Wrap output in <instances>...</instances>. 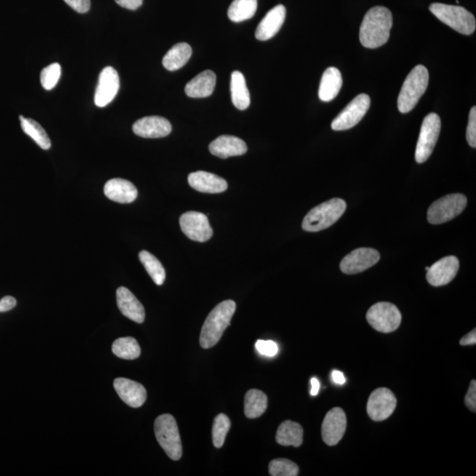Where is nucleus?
<instances>
[{"label": "nucleus", "mask_w": 476, "mask_h": 476, "mask_svg": "<svg viewBox=\"0 0 476 476\" xmlns=\"http://www.w3.org/2000/svg\"><path fill=\"white\" fill-rule=\"evenodd\" d=\"M117 303L124 316L136 323H143L146 312L136 296L126 287L117 289Z\"/></svg>", "instance_id": "20"}, {"label": "nucleus", "mask_w": 476, "mask_h": 476, "mask_svg": "<svg viewBox=\"0 0 476 476\" xmlns=\"http://www.w3.org/2000/svg\"><path fill=\"white\" fill-rule=\"evenodd\" d=\"M179 223L185 236L196 242H206L213 236L212 227L204 213L186 212L181 216Z\"/></svg>", "instance_id": "11"}, {"label": "nucleus", "mask_w": 476, "mask_h": 476, "mask_svg": "<svg viewBox=\"0 0 476 476\" xmlns=\"http://www.w3.org/2000/svg\"><path fill=\"white\" fill-rule=\"evenodd\" d=\"M188 183L192 189L204 193H220L227 189L225 179L206 171L192 172L188 176Z\"/></svg>", "instance_id": "22"}, {"label": "nucleus", "mask_w": 476, "mask_h": 476, "mask_svg": "<svg viewBox=\"0 0 476 476\" xmlns=\"http://www.w3.org/2000/svg\"><path fill=\"white\" fill-rule=\"evenodd\" d=\"M236 308V303L232 300H226L220 303L209 314L202 326L199 339L203 348L208 350L219 343L224 331L230 326Z\"/></svg>", "instance_id": "2"}, {"label": "nucleus", "mask_w": 476, "mask_h": 476, "mask_svg": "<svg viewBox=\"0 0 476 476\" xmlns=\"http://www.w3.org/2000/svg\"><path fill=\"white\" fill-rule=\"evenodd\" d=\"M117 5L124 8L136 10L143 5V0H115Z\"/></svg>", "instance_id": "42"}, {"label": "nucleus", "mask_w": 476, "mask_h": 476, "mask_svg": "<svg viewBox=\"0 0 476 476\" xmlns=\"http://www.w3.org/2000/svg\"><path fill=\"white\" fill-rule=\"evenodd\" d=\"M133 131L138 136L158 139L168 136L171 133L172 126L170 121L163 117L150 116L137 120L133 124Z\"/></svg>", "instance_id": "17"}, {"label": "nucleus", "mask_w": 476, "mask_h": 476, "mask_svg": "<svg viewBox=\"0 0 476 476\" xmlns=\"http://www.w3.org/2000/svg\"><path fill=\"white\" fill-rule=\"evenodd\" d=\"M209 150L216 157L226 159L243 155L247 152L246 143L232 135H222L209 145Z\"/></svg>", "instance_id": "23"}, {"label": "nucleus", "mask_w": 476, "mask_h": 476, "mask_svg": "<svg viewBox=\"0 0 476 476\" xmlns=\"http://www.w3.org/2000/svg\"><path fill=\"white\" fill-rule=\"evenodd\" d=\"M192 50L186 43L175 44L165 55L163 65L168 71H177L184 67L191 58Z\"/></svg>", "instance_id": "28"}, {"label": "nucleus", "mask_w": 476, "mask_h": 476, "mask_svg": "<svg viewBox=\"0 0 476 476\" xmlns=\"http://www.w3.org/2000/svg\"><path fill=\"white\" fill-rule=\"evenodd\" d=\"M216 85L215 72L206 70L193 78L185 86V93L189 98H205L213 94Z\"/></svg>", "instance_id": "24"}, {"label": "nucleus", "mask_w": 476, "mask_h": 476, "mask_svg": "<svg viewBox=\"0 0 476 476\" xmlns=\"http://www.w3.org/2000/svg\"><path fill=\"white\" fill-rule=\"evenodd\" d=\"M139 258L154 284L158 286L163 285L166 278V272L157 258L148 253L147 251H141L139 253Z\"/></svg>", "instance_id": "32"}, {"label": "nucleus", "mask_w": 476, "mask_h": 476, "mask_svg": "<svg viewBox=\"0 0 476 476\" xmlns=\"http://www.w3.org/2000/svg\"><path fill=\"white\" fill-rule=\"evenodd\" d=\"M467 140L472 147H476V108L472 107L469 113Z\"/></svg>", "instance_id": "37"}, {"label": "nucleus", "mask_w": 476, "mask_h": 476, "mask_svg": "<svg viewBox=\"0 0 476 476\" xmlns=\"http://www.w3.org/2000/svg\"><path fill=\"white\" fill-rule=\"evenodd\" d=\"M346 202L341 199H332L310 210L303 220L302 227L308 232H317L336 223L346 211Z\"/></svg>", "instance_id": "3"}, {"label": "nucleus", "mask_w": 476, "mask_h": 476, "mask_svg": "<svg viewBox=\"0 0 476 476\" xmlns=\"http://www.w3.org/2000/svg\"><path fill=\"white\" fill-rule=\"evenodd\" d=\"M430 267H426V271L429 270Z\"/></svg>", "instance_id": "46"}, {"label": "nucleus", "mask_w": 476, "mask_h": 476, "mask_svg": "<svg viewBox=\"0 0 476 476\" xmlns=\"http://www.w3.org/2000/svg\"><path fill=\"white\" fill-rule=\"evenodd\" d=\"M113 354L125 360L137 359L140 355V347L133 337L119 338L112 344Z\"/></svg>", "instance_id": "33"}, {"label": "nucleus", "mask_w": 476, "mask_h": 476, "mask_svg": "<svg viewBox=\"0 0 476 476\" xmlns=\"http://www.w3.org/2000/svg\"><path fill=\"white\" fill-rule=\"evenodd\" d=\"M258 8V0H234L227 10L231 22H242L253 18Z\"/></svg>", "instance_id": "30"}, {"label": "nucleus", "mask_w": 476, "mask_h": 476, "mask_svg": "<svg viewBox=\"0 0 476 476\" xmlns=\"http://www.w3.org/2000/svg\"><path fill=\"white\" fill-rule=\"evenodd\" d=\"M381 260V254L372 248H359L351 251L341 262V270L346 275H355L373 267Z\"/></svg>", "instance_id": "13"}, {"label": "nucleus", "mask_w": 476, "mask_h": 476, "mask_svg": "<svg viewBox=\"0 0 476 476\" xmlns=\"http://www.w3.org/2000/svg\"><path fill=\"white\" fill-rule=\"evenodd\" d=\"M231 99L237 109L244 110L251 105L250 92L248 91L246 78L241 72L234 71L231 74Z\"/></svg>", "instance_id": "26"}, {"label": "nucleus", "mask_w": 476, "mask_h": 476, "mask_svg": "<svg viewBox=\"0 0 476 476\" xmlns=\"http://www.w3.org/2000/svg\"><path fill=\"white\" fill-rule=\"evenodd\" d=\"M460 269V262L456 257L448 256L431 265L427 271V281L434 287H440L454 280Z\"/></svg>", "instance_id": "16"}, {"label": "nucleus", "mask_w": 476, "mask_h": 476, "mask_svg": "<svg viewBox=\"0 0 476 476\" xmlns=\"http://www.w3.org/2000/svg\"><path fill=\"white\" fill-rule=\"evenodd\" d=\"M61 76V65L58 63H53L44 67L41 72V84L46 91L56 87Z\"/></svg>", "instance_id": "36"}, {"label": "nucleus", "mask_w": 476, "mask_h": 476, "mask_svg": "<svg viewBox=\"0 0 476 476\" xmlns=\"http://www.w3.org/2000/svg\"><path fill=\"white\" fill-rule=\"evenodd\" d=\"M269 474L272 476H296L299 474L298 465L287 458H276L269 463Z\"/></svg>", "instance_id": "35"}, {"label": "nucleus", "mask_w": 476, "mask_h": 476, "mask_svg": "<svg viewBox=\"0 0 476 476\" xmlns=\"http://www.w3.org/2000/svg\"><path fill=\"white\" fill-rule=\"evenodd\" d=\"M369 324L378 332H395L402 323V313L395 305L381 302L372 305L366 314Z\"/></svg>", "instance_id": "8"}, {"label": "nucleus", "mask_w": 476, "mask_h": 476, "mask_svg": "<svg viewBox=\"0 0 476 476\" xmlns=\"http://www.w3.org/2000/svg\"><path fill=\"white\" fill-rule=\"evenodd\" d=\"M343 76L339 69L327 68L320 81L319 98L322 102L329 103L336 98L343 87Z\"/></svg>", "instance_id": "25"}, {"label": "nucleus", "mask_w": 476, "mask_h": 476, "mask_svg": "<svg viewBox=\"0 0 476 476\" xmlns=\"http://www.w3.org/2000/svg\"><path fill=\"white\" fill-rule=\"evenodd\" d=\"M370 106V96L366 94L358 95L334 119L331 127L333 131H345L353 128L364 119Z\"/></svg>", "instance_id": "10"}, {"label": "nucleus", "mask_w": 476, "mask_h": 476, "mask_svg": "<svg viewBox=\"0 0 476 476\" xmlns=\"http://www.w3.org/2000/svg\"><path fill=\"white\" fill-rule=\"evenodd\" d=\"M467 203V197L460 193L444 196L430 206L427 213L428 222L434 225L449 222L463 212Z\"/></svg>", "instance_id": "7"}, {"label": "nucleus", "mask_w": 476, "mask_h": 476, "mask_svg": "<svg viewBox=\"0 0 476 476\" xmlns=\"http://www.w3.org/2000/svg\"><path fill=\"white\" fill-rule=\"evenodd\" d=\"M429 71L422 65L409 72L398 98L399 112L408 113L415 108L429 85Z\"/></svg>", "instance_id": "4"}, {"label": "nucleus", "mask_w": 476, "mask_h": 476, "mask_svg": "<svg viewBox=\"0 0 476 476\" xmlns=\"http://www.w3.org/2000/svg\"><path fill=\"white\" fill-rule=\"evenodd\" d=\"M396 405L397 399L391 390L378 388L371 392L368 399L367 413L375 422H381L392 416Z\"/></svg>", "instance_id": "12"}, {"label": "nucleus", "mask_w": 476, "mask_h": 476, "mask_svg": "<svg viewBox=\"0 0 476 476\" xmlns=\"http://www.w3.org/2000/svg\"><path fill=\"white\" fill-rule=\"evenodd\" d=\"M114 388L126 405L131 408H140L146 402L147 391L140 383L125 378H116Z\"/></svg>", "instance_id": "18"}, {"label": "nucleus", "mask_w": 476, "mask_h": 476, "mask_svg": "<svg viewBox=\"0 0 476 476\" xmlns=\"http://www.w3.org/2000/svg\"><path fill=\"white\" fill-rule=\"evenodd\" d=\"M154 433L159 444L172 461L182 457L183 447L177 422L173 416L164 414L154 422Z\"/></svg>", "instance_id": "6"}, {"label": "nucleus", "mask_w": 476, "mask_h": 476, "mask_svg": "<svg viewBox=\"0 0 476 476\" xmlns=\"http://www.w3.org/2000/svg\"><path fill=\"white\" fill-rule=\"evenodd\" d=\"M310 385H312V389H310V395L316 396L319 392V382L317 378H312L310 379Z\"/></svg>", "instance_id": "45"}, {"label": "nucleus", "mask_w": 476, "mask_h": 476, "mask_svg": "<svg viewBox=\"0 0 476 476\" xmlns=\"http://www.w3.org/2000/svg\"><path fill=\"white\" fill-rule=\"evenodd\" d=\"M465 404L472 412L476 411V382L472 381L467 395L465 397Z\"/></svg>", "instance_id": "40"}, {"label": "nucleus", "mask_w": 476, "mask_h": 476, "mask_svg": "<svg viewBox=\"0 0 476 476\" xmlns=\"http://www.w3.org/2000/svg\"><path fill=\"white\" fill-rule=\"evenodd\" d=\"M461 345L462 346H468V345H475L476 343V330L471 331L467 336L462 338L461 340Z\"/></svg>", "instance_id": "43"}, {"label": "nucleus", "mask_w": 476, "mask_h": 476, "mask_svg": "<svg viewBox=\"0 0 476 476\" xmlns=\"http://www.w3.org/2000/svg\"><path fill=\"white\" fill-rule=\"evenodd\" d=\"M332 378L333 382L337 385H344L345 382H346V378H345L343 372L339 371H333Z\"/></svg>", "instance_id": "44"}, {"label": "nucleus", "mask_w": 476, "mask_h": 476, "mask_svg": "<svg viewBox=\"0 0 476 476\" xmlns=\"http://www.w3.org/2000/svg\"><path fill=\"white\" fill-rule=\"evenodd\" d=\"M74 11L79 13H86L91 6V0H64Z\"/></svg>", "instance_id": "39"}, {"label": "nucleus", "mask_w": 476, "mask_h": 476, "mask_svg": "<svg viewBox=\"0 0 476 476\" xmlns=\"http://www.w3.org/2000/svg\"><path fill=\"white\" fill-rule=\"evenodd\" d=\"M347 429L346 414L341 408L331 409L322 423V439L327 446H336Z\"/></svg>", "instance_id": "15"}, {"label": "nucleus", "mask_w": 476, "mask_h": 476, "mask_svg": "<svg viewBox=\"0 0 476 476\" xmlns=\"http://www.w3.org/2000/svg\"><path fill=\"white\" fill-rule=\"evenodd\" d=\"M105 194L110 201L120 204H129L137 199L138 190L132 182L122 178H113L106 183Z\"/></svg>", "instance_id": "21"}, {"label": "nucleus", "mask_w": 476, "mask_h": 476, "mask_svg": "<svg viewBox=\"0 0 476 476\" xmlns=\"http://www.w3.org/2000/svg\"><path fill=\"white\" fill-rule=\"evenodd\" d=\"M441 119L436 113H430L423 119L416 148V163L423 164L430 158L439 140Z\"/></svg>", "instance_id": "9"}, {"label": "nucleus", "mask_w": 476, "mask_h": 476, "mask_svg": "<svg viewBox=\"0 0 476 476\" xmlns=\"http://www.w3.org/2000/svg\"><path fill=\"white\" fill-rule=\"evenodd\" d=\"M430 11L441 22L458 33L470 36L475 32V16L462 6L433 3L430 6Z\"/></svg>", "instance_id": "5"}, {"label": "nucleus", "mask_w": 476, "mask_h": 476, "mask_svg": "<svg viewBox=\"0 0 476 476\" xmlns=\"http://www.w3.org/2000/svg\"><path fill=\"white\" fill-rule=\"evenodd\" d=\"M267 409V397L260 390L251 389L244 397V415L255 419L261 416Z\"/></svg>", "instance_id": "29"}, {"label": "nucleus", "mask_w": 476, "mask_h": 476, "mask_svg": "<svg viewBox=\"0 0 476 476\" xmlns=\"http://www.w3.org/2000/svg\"><path fill=\"white\" fill-rule=\"evenodd\" d=\"M17 305L16 299L13 296H5L0 300V312H8L15 308Z\"/></svg>", "instance_id": "41"}, {"label": "nucleus", "mask_w": 476, "mask_h": 476, "mask_svg": "<svg viewBox=\"0 0 476 476\" xmlns=\"http://www.w3.org/2000/svg\"><path fill=\"white\" fill-rule=\"evenodd\" d=\"M255 346H256L258 353L269 357H275L279 350L277 344L272 341L258 340Z\"/></svg>", "instance_id": "38"}, {"label": "nucleus", "mask_w": 476, "mask_h": 476, "mask_svg": "<svg viewBox=\"0 0 476 476\" xmlns=\"http://www.w3.org/2000/svg\"><path fill=\"white\" fill-rule=\"evenodd\" d=\"M286 18L284 6L278 5L269 11L258 24L255 37L258 40L267 41L274 37L284 25Z\"/></svg>", "instance_id": "19"}, {"label": "nucleus", "mask_w": 476, "mask_h": 476, "mask_svg": "<svg viewBox=\"0 0 476 476\" xmlns=\"http://www.w3.org/2000/svg\"><path fill=\"white\" fill-rule=\"evenodd\" d=\"M303 430L299 423L285 421L279 426L276 442L284 447H299L303 444Z\"/></svg>", "instance_id": "27"}, {"label": "nucleus", "mask_w": 476, "mask_h": 476, "mask_svg": "<svg viewBox=\"0 0 476 476\" xmlns=\"http://www.w3.org/2000/svg\"><path fill=\"white\" fill-rule=\"evenodd\" d=\"M230 426V420L224 414H219L216 417L213 424L212 437L213 446L216 448L223 447Z\"/></svg>", "instance_id": "34"}, {"label": "nucleus", "mask_w": 476, "mask_h": 476, "mask_svg": "<svg viewBox=\"0 0 476 476\" xmlns=\"http://www.w3.org/2000/svg\"><path fill=\"white\" fill-rule=\"evenodd\" d=\"M120 81L117 72L112 67H107L99 75L98 84L95 93V103L103 108L112 103L119 91Z\"/></svg>", "instance_id": "14"}, {"label": "nucleus", "mask_w": 476, "mask_h": 476, "mask_svg": "<svg viewBox=\"0 0 476 476\" xmlns=\"http://www.w3.org/2000/svg\"><path fill=\"white\" fill-rule=\"evenodd\" d=\"M392 27V15L384 6H375L369 10L360 27L362 46L368 49H377L384 46L390 37Z\"/></svg>", "instance_id": "1"}, {"label": "nucleus", "mask_w": 476, "mask_h": 476, "mask_svg": "<svg viewBox=\"0 0 476 476\" xmlns=\"http://www.w3.org/2000/svg\"><path fill=\"white\" fill-rule=\"evenodd\" d=\"M19 119L24 133L29 135L43 150H50L51 147L50 138L40 124L23 116H20Z\"/></svg>", "instance_id": "31"}]
</instances>
